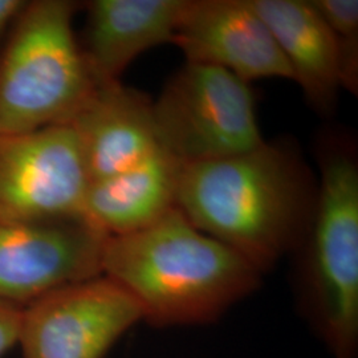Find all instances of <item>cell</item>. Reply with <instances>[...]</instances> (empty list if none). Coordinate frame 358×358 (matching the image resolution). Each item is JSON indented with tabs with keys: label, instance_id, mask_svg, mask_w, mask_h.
I'll list each match as a JSON object with an SVG mask.
<instances>
[{
	"label": "cell",
	"instance_id": "cell-1",
	"mask_svg": "<svg viewBox=\"0 0 358 358\" xmlns=\"http://www.w3.org/2000/svg\"><path fill=\"white\" fill-rule=\"evenodd\" d=\"M316 196L300 155L264 141L235 157L183 165L176 207L264 273L301 242Z\"/></svg>",
	"mask_w": 358,
	"mask_h": 358
},
{
	"label": "cell",
	"instance_id": "cell-2",
	"mask_svg": "<svg viewBox=\"0 0 358 358\" xmlns=\"http://www.w3.org/2000/svg\"><path fill=\"white\" fill-rule=\"evenodd\" d=\"M103 275L136 299L143 321L165 328L215 322L255 292L263 273L174 207L142 230L108 236Z\"/></svg>",
	"mask_w": 358,
	"mask_h": 358
},
{
	"label": "cell",
	"instance_id": "cell-3",
	"mask_svg": "<svg viewBox=\"0 0 358 358\" xmlns=\"http://www.w3.org/2000/svg\"><path fill=\"white\" fill-rule=\"evenodd\" d=\"M321 182L299 254L303 317L333 358L358 350V165L349 148L328 146Z\"/></svg>",
	"mask_w": 358,
	"mask_h": 358
},
{
	"label": "cell",
	"instance_id": "cell-4",
	"mask_svg": "<svg viewBox=\"0 0 358 358\" xmlns=\"http://www.w3.org/2000/svg\"><path fill=\"white\" fill-rule=\"evenodd\" d=\"M77 4L27 1L0 57V133L69 122L96 87L73 32Z\"/></svg>",
	"mask_w": 358,
	"mask_h": 358
},
{
	"label": "cell",
	"instance_id": "cell-5",
	"mask_svg": "<svg viewBox=\"0 0 358 358\" xmlns=\"http://www.w3.org/2000/svg\"><path fill=\"white\" fill-rule=\"evenodd\" d=\"M162 149L182 165L247 153L262 137L250 84L214 65L187 63L153 101Z\"/></svg>",
	"mask_w": 358,
	"mask_h": 358
},
{
	"label": "cell",
	"instance_id": "cell-6",
	"mask_svg": "<svg viewBox=\"0 0 358 358\" xmlns=\"http://www.w3.org/2000/svg\"><path fill=\"white\" fill-rule=\"evenodd\" d=\"M90 186L76 133L68 124L0 133V219L84 217Z\"/></svg>",
	"mask_w": 358,
	"mask_h": 358
},
{
	"label": "cell",
	"instance_id": "cell-7",
	"mask_svg": "<svg viewBox=\"0 0 358 358\" xmlns=\"http://www.w3.org/2000/svg\"><path fill=\"white\" fill-rule=\"evenodd\" d=\"M143 321L136 299L100 275L55 289L22 309L23 358H103Z\"/></svg>",
	"mask_w": 358,
	"mask_h": 358
},
{
	"label": "cell",
	"instance_id": "cell-8",
	"mask_svg": "<svg viewBox=\"0 0 358 358\" xmlns=\"http://www.w3.org/2000/svg\"><path fill=\"white\" fill-rule=\"evenodd\" d=\"M106 239L85 217L0 219V301L26 307L55 289L103 275Z\"/></svg>",
	"mask_w": 358,
	"mask_h": 358
},
{
	"label": "cell",
	"instance_id": "cell-9",
	"mask_svg": "<svg viewBox=\"0 0 358 358\" xmlns=\"http://www.w3.org/2000/svg\"><path fill=\"white\" fill-rule=\"evenodd\" d=\"M171 44L187 63L214 65L245 83L292 80V71L250 0H186Z\"/></svg>",
	"mask_w": 358,
	"mask_h": 358
},
{
	"label": "cell",
	"instance_id": "cell-10",
	"mask_svg": "<svg viewBox=\"0 0 358 358\" xmlns=\"http://www.w3.org/2000/svg\"><path fill=\"white\" fill-rule=\"evenodd\" d=\"M66 124L76 133L90 182L124 173L164 150L153 101L121 81L96 84Z\"/></svg>",
	"mask_w": 358,
	"mask_h": 358
},
{
	"label": "cell",
	"instance_id": "cell-11",
	"mask_svg": "<svg viewBox=\"0 0 358 358\" xmlns=\"http://www.w3.org/2000/svg\"><path fill=\"white\" fill-rule=\"evenodd\" d=\"M186 0H93L80 44L96 84L120 77L143 52L171 43Z\"/></svg>",
	"mask_w": 358,
	"mask_h": 358
},
{
	"label": "cell",
	"instance_id": "cell-12",
	"mask_svg": "<svg viewBox=\"0 0 358 358\" xmlns=\"http://www.w3.org/2000/svg\"><path fill=\"white\" fill-rule=\"evenodd\" d=\"M292 71L294 81L320 112H331L341 90L332 29L310 1L250 0Z\"/></svg>",
	"mask_w": 358,
	"mask_h": 358
},
{
	"label": "cell",
	"instance_id": "cell-13",
	"mask_svg": "<svg viewBox=\"0 0 358 358\" xmlns=\"http://www.w3.org/2000/svg\"><path fill=\"white\" fill-rule=\"evenodd\" d=\"M182 167L161 150L124 173L90 182L83 217L108 236L150 226L176 207Z\"/></svg>",
	"mask_w": 358,
	"mask_h": 358
},
{
	"label": "cell",
	"instance_id": "cell-14",
	"mask_svg": "<svg viewBox=\"0 0 358 358\" xmlns=\"http://www.w3.org/2000/svg\"><path fill=\"white\" fill-rule=\"evenodd\" d=\"M332 29L340 60L341 90L352 94L358 90L357 0H310Z\"/></svg>",
	"mask_w": 358,
	"mask_h": 358
},
{
	"label": "cell",
	"instance_id": "cell-15",
	"mask_svg": "<svg viewBox=\"0 0 358 358\" xmlns=\"http://www.w3.org/2000/svg\"><path fill=\"white\" fill-rule=\"evenodd\" d=\"M22 309L23 308L0 301V358L17 345Z\"/></svg>",
	"mask_w": 358,
	"mask_h": 358
},
{
	"label": "cell",
	"instance_id": "cell-16",
	"mask_svg": "<svg viewBox=\"0 0 358 358\" xmlns=\"http://www.w3.org/2000/svg\"><path fill=\"white\" fill-rule=\"evenodd\" d=\"M26 3L24 0H0V38L11 28Z\"/></svg>",
	"mask_w": 358,
	"mask_h": 358
}]
</instances>
